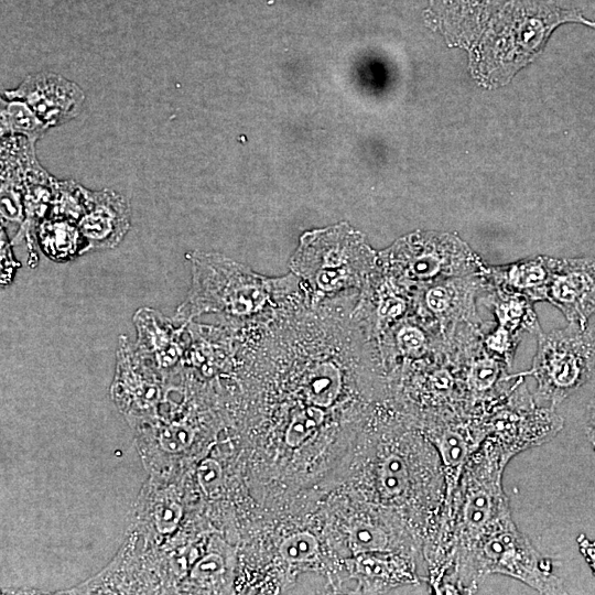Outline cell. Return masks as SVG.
<instances>
[{
    "mask_svg": "<svg viewBox=\"0 0 595 595\" xmlns=\"http://www.w3.org/2000/svg\"><path fill=\"white\" fill-rule=\"evenodd\" d=\"M595 29V20L553 0H508L493 15L470 56L474 76L484 85H502L544 46L561 24Z\"/></svg>",
    "mask_w": 595,
    "mask_h": 595,
    "instance_id": "1",
    "label": "cell"
},
{
    "mask_svg": "<svg viewBox=\"0 0 595 595\" xmlns=\"http://www.w3.org/2000/svg\"><path fill=\"white\" fill-rule=\"evenodd\" d=\"M491 574L516 578L540 594H562V581L553 562L542 556L530 540L508 520L484 534L454 560L437 593L472 594Z\"/></svg>",
    "mask_w": 595,
    "mask_h": 595,
    "instance_id": "2",
    "label": "cell"
},
{
    "mask_svg": "<svg viewBox=\"0 0 595 595\" xmlns=\"http://www.w3.org/2000/svg\"><path fill=\"white\" fill-rule=\"evenodd\" d=\"M192 282L173 321L178 325L204 313H218L232 318H248L261 312L269 300L268 279L224 256L190 251Z\"/></svg>",
    "mask_w": 595,
    "mask_h": 595,
    "instance_id": "3",
    "label": "cell"
},
{
    "mask_svg": "<svg viewBox=\"0 0 595 595\" xmlns=\"http://www.w3.org/2000/svg\"><path fill=\"white\" fill-rule=\"evenodd\" d=\"M595 369V327L574 323L549 334H540L532 368L537 380L533 401L555 408L585 385Z\"/></svg>",
    "mask_w": 595,
    "mask_h": 595,
    "instance_id": "4",
    "label": "cell"
},
{
    "mask_svg": "<svg viewBox=\"0 0 595 595\" xmlns=\"http://www.w3.org/2000/svg\"><path fill=\"white\" fill-rule=\"evenodd\" d=\"M371 257L356 231L337 225L303 235L292 268L313 291L331 293L357 285Z\"/></svg>",
    "mask_w": 595,
    "mask_h": 595,
    "instance_id": "5",
    "label": "cell"
},
{
    "mask_svg": "<svg viewBox=\"0 0 595 595\" xmlns=\"http://www.w3.org/2000/svg\"><path fill=\"white\" fill-rule=\"evenodd\" d=\"M391 253L400 272L412 280L458 274L476 262L465 244L447 234L410 235L401 239Z\"/></svg>",
    "mask_w": 595,
    "mask_h": 595,
    "instance_id": "6",
    "label": "cell"
},
{
    "mask_svg": "<svg viewBox=\"0 0 595 595\" xmlns=\"http://www.w3.org/2000/svg\"><path fill=\"white\" fill-rule=\"evenodd\" d=\"M2 96L26 102L50 128L77 117L85 102V93L75 82L47 71L26 76L18 87L4 90Z\"/></svg>",
    "mask_w": 595,
    "mask_h": 595,
    "instance_id": "7",
    "label": "cell"
},
{
    "mask_svg": "<svg viewBox=\"0 0 595 595\" xmlns=\"http://www.w3.org/2000/svg\"><path fill=\"white\" fill-rule=\"evenodd\" d=\"M544 295L570 323L587 326L595 313V259H549Z\"/></svg>",
    "mask_w": 595,
    "mask_h": 595,
    "instance_id": "8",
    "label": "cell"
},
{
    "mask_svg": "<svg viewBox=\"0 0 595 595\" xmlns=\"http://www.w3.org/2000/svg\"><path fill=\"white\" fill-rule=\"evenodd\" d=\"M508 0H429L426 20L452 44L468 46L480 37Z\"/></svg>",
    "mask_w": 595,
    "mask_h": 595,
    "instance_id": "9",
    "label": "cell"
},
{
    "mask_svg": "<svg viewBox=\"0 0 595 595\" xmlns=\"http://www.w3.org/2000/svg\"><path fill=\"white\" fill-rule=\"evenodd\" d=\"M78 226L86 242V252L111 249L130 229L129 202L111 190L91 192Z\"/></svg>",
    "mask_w": 595,
    "mask_h": 595,
    "instance_id": "10",
    "label": "cell"
},
{
    "mask_svg": "<svg viewBox=\"0 0 595 595\" xmlns=\"http://www.w3.org/2000/svg\"><path fill=\"white\" fill-rule=\"evenodd\" d=\"M35 234L41 250L53 261L65 262L86 253V242L77 221L47 216L37 224Z\"/></svg>",
    "mask_w": 595,
    "mask_h": 595,
    "instance_id": "11",
    "label": "cell"
},
{
    "mask_svg": "<svg viewBox=\"0 0 595 595\" xmlns=\"http://www.w3.org/2000/svg\"><path fill=\"white\" fill-rule=\"evenodd\" d=\"M133 325L138 332V343L141 347L152 351L178 350L183 329L186 325L176 324L156 310L148 306L136 311Z\"/></svg>",
    "mask_w": 595,
    "mask_h": 595,
    "instance_id": "12",
    "label": "cell"
},
{
    "mask_svg": "<svg viewBox=\"0 0 595 595\" xmlns=\"http://www.w3.org/2000/svg\"><path fill=\"white\" fill-rule=\"evenodd\" d=\"M0 134L3 137H22L36 143L50 129L21 99L1 97Z\"/></svg>",
    "mask_w": 595,
    "mask_h": 595,
    "instance_id": "13",
    "label": "cell"
},
{
    "mask_svg": "<svg viewBox=\"0 0 595 595\" xmlns=\"http://www.w3.org/2000/svg\"><path fill=\"white\" fill-rule=\"evenodd\" d=\"M90 194L91 191L84 188L76 182L55 180L48 216L63 217L78 223L89 205Z\"/></svg>",
    "mask_w": 595,
    "mask_h": 595,
    "instance_id": "14",
    "label": "cell"
},
{
    "mask_svg": "<svg viewBox=\"0 0 595 595\" xmlns=\"http://www.w3.org/2000/svg\"><path fill=\"white\" fill-rule=\"evenodd\" d=\"M324 418L323 409L316 405H309L292 414L284 434V442L288 447L298 448L302 446L323 425Z\"/></svg>",
    "mask_w": 595,
    "mask_h": 595,
    "instance_id": "15",
    "label": "cell"
},
{
    "mask_svg": "<svg viewBox=\"0 0 595 595\" xmlns=\"http://www.w3.org/2000/svg\"><path fill=\"white\" fill-rule=\"evenodd\" d=\"M509 283L520 290L545 292L549 278V259L543 261H529L507 271Z\"/></svg>",
    "mask_w": 595,
    "mask_h": 595,
    "instance_id": "16",
    "label": "cell"
},
{
    "mask_svg": "<svg viewBox=\"0 0 595 595\" xmlns=\"http://www.w3.org/2000/svg\"><path fill=\"white\" fill-rule=\"evenodd\" d=\"M320 544L317 539L310 532H296L285 538L279 553L288 563L312 562L318 554Z\"/></svg>",
    "mask_w": 595,
    "mask_h": 595,
    "instance_id": "17",
    "label": "cell"
},
{
    "mask_svg": "<svg viewBox=\"0 0 595 595\" xmlns=\"http://www.w3.org/2000/svg\"><path fill=\"white\" fill-rule=\"evenodd\" d=\"M197 474L199 485L205 494H216L221 485L220 465L216 461L206 459L201 464Z\"/></svg>",
    "mask_w": 595,
    "mask_h": 595,
    "instance_id": "18",
    "label": "cell"
},
{
    "mask_svg": "<svg viewBox=\"0 0 595 595\" xmlns=\"http://www.w3.org/2000/svg\"><path fill=\"white\" fill-rule=\"evenodd\" d=\"M20 263L14 259L11 245L8 241L3 228L1 229V285H7L12 281L15 269Z\"/></svg>",
    "mask_w": 595,
    "mask_h": 595,
    "instance_id": "19",
    "label": "cell"
},
{
    "mask_svg": "<svg viewBox=\"0 0 595 595\" xmlns=\"http://www.w3.org/2000/svg\"><path fill=\"white\" fill-rule=\"evenodd\" d=\"M424 345V338L416 329H403L399 336V346L404 354H419Z\"/></svg>",
    "mask_w": 595,
    "mask_h": 595,
    "instance_id": "20",
    "label": "cell"
},
{
    "mask_svg": "<svg viewBox=\"0 0 595 595\" xmlns=\"http://www.w3.org/2000/svg\"><path fill=\"white\" fill-rule=\"evenodd\" d=\"M224 570L223 560L217 554L204 558L194 569V575L198 578L209 577Z\"/></svg>",
    "mask_w": 595,
    "mask_h": 595,
    "instance_id": "21",
    "label": "cell"
},
{
    "mask_svg": "<svg viewBox=\"0 0 595 595\" xmlns=\"http://www.w3.org/2000/svg\"><path fill=\"white\" fill-rule=\"evenodd\" d=\"M191 440H192L191 431L183 426L171 428L162 436V441H165L164 442L165 446L172 448L173 451L175 448L187 446Z\"/></svg>",
    "mask_w": 595,
    "mask_h": 595,
    "instance_id": "22",
    "label": "cell"
},
{
    "mask_svg": "<svg viewBox=\"0 0 595 595\" xmlns=\"http://www.w3.org/2000/svg\"><path fill=\"white\" fill-rule=\"evenodd\" d=\"M445 286L433 288L428 293V304L435 312H442L446 310L450 305V292Z\"/></svg>",
    "mask_w": 595,
    "mask_h": 595,
    "instance_id": "23",
    "label": "cell"
},
{
    "mask_svg": "<svg viewBox=\"0 0 595 595\" xmlns=\"http://www.w3.org/2000/svg\"><path fill=\"white\" fill-rule=\"evenodd\" d=\"M584 428L586 436L595 451V397L587 405Z\"/></svg>",
    "mask_w": 595,
    "mask_h": 595,
    "instance_id": "24",
    "label": "cell"
}]
</instances>
